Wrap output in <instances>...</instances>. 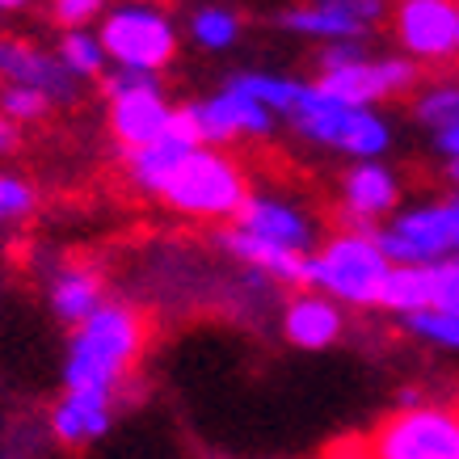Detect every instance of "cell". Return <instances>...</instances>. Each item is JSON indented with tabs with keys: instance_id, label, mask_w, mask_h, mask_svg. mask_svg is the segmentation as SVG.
Returning <instances> with one entry per match:
<instances>
[{
	"instance_id": "obj_25",
	"label": "cell",
	"mask_w": 459,
	"mask_h": 459,
	"mask_svg": "<svg viewBox=\"0 0 459 459\" xmlns=\"http://www.w3.org/2000/svg\"><path fill=\"white\" fill-rule=\"evenodd\" d=\"M190 34H195L198 47L207 51H228L232 42L240 39V17L232 9H220V4H207L190 17Z\"/></svg>"
},
{
	"instance_id": "obj_9",
	"label": "cell",
	"mask_w": 459,
	"mask_h": 459,
	"mask_svg": "<svg viewBox=\"0 0 459 459\" xmlns=\"http://www.w3.org/2000/svg\"><path fill=\"white\" fill-rule=\"evenodd\" d=\"M106 93H110V131L126 152L152 148L156 140L169 135L178 106H169L156 76H126V72H118L106 84Z\"/></svg>"
},
{
	"instance_id": "obj_29",
	"label": "cell",
	"mask_w": 459,
	"mask_h": 459,
	"mask_svg": "<svg viewBox=\"0 0 459 459\" xmlns=\"http://www.w3.org/2000/svg\"><path fill=\"white\" fill-rule=\"evenodd\" d=\"M430 274H434V307L459 316V257L430 265Z\"/></svg>"
},
{
	"instance_id": "obj_17",
	"label": "cell",
	"mask_w": 459,
	"mask_h": 459,
	"mask_svg": "<svg viewBox=\"0 0 459 459\" xmlns=\"http://www.w3.org/2000/svg\"><path fill=\"white\" fill-rule=\"evenodd\" d=\"M114 426V396L101 392H64L51 409V434L68 446H84Z\"/></svg>"
},
{
	"instance_id": "obj_10",
	"label": "cell",
	"mask_w": 459,
	"mask_h": 459,
	"mask_svg": "<svg viewBox=\"0 0 459 459\" xmlns=\"http://www.w3.org/2000/svg\"><path fill=\"white\" fill-rule=\"evenodd\" d=\"M418 81H421V68L409 56H362V59H354V64L320 72L312 84H316L320 93L346 101V106L376 110V101L401 98V93H409Z\"/></svg>"
},
{
	"instance_id": "obj_3",
	"label": "cell",
	"mask_w": 459,
	"mask_h": 459,
	"mask_svg": "<svg viewBox=\"0 0 459 459\" xmlns=\"http://www.w3.org/2000/svg\"><path fill=\"white\" fill-rule=\"evenodd\" d=\"M287 118H291V126L304 140L320 143V148H333L342 156H354V165L359 160H379L392 143V126L384 114L346 106V101L320 93L316 84L299 89V101H295V110Z\"/></svg>"
},
{
	"instance_id": "obj_12",
	"label": "cell",
	"mask_w": 459,
	"mask_h": 459,
	"mask_svg": "<svg viewBox=\"0 0 459 459\" xmlns=\"http://www.w3.org/2000/svg\"><path fill=\"white\" fill-rule=\"evenodd\" d=\"M240 232L274 245V249L299 253V257H312L316 253V223L304 207H295L291 198L279 195H249V203L240 207V215L232 220Z\"/></svg>"
},
{
	"instance_id": "obj_2",
	"label": "cell",
	"mask_w": 459,
	"mask_h": 459,
	"mask_svg": "<svg viewBox=\"0 0 459 459\" xmlns=\"http://www.w3.org/2000/svg\"><path fill=\"white\" fill-rule=\"evenodd\" d=\"M392 274V262L379 249L376 232L346 228L320 245L307 257V291L329 295L333 304L350 307H376L384 295V282Z\"/></svg>"
},
{
	"instance_id": "obj_14",
	"label": "cell",
	"mask_w": 459,
	"mask_h": 459,
	"mask_svg": "<svg viewBox=\"0 0 459 459\" xmlns=\"http://www.w3.org/2000/svg\"><path fill=\"white\" fill-rule=\"evenodd\" d=\"M384 17V4L376 0H325V4H304V9H291L282 17L287 30L295 34H307V39L320 42H362V34Z\"/></svg>"
},
{
	"instance_id": "obj_19",
	"label": "cell",
	"mask_w": 459,
	"mask_h": 459,
	"mask_svg": "<svg viewBox=\"0 0 459 459\" xmlns=\"http://www.w3.org/2000/svg\"><path fill=\"white\" fill-rule=\"evenodd\" d=\"M220 245L232 253L237 262H245V265H253L257 274H265V279H274V282H307V257L287 253V249H274V245H265V240L240 232L237 223L220 232Z\"/></svg>"
},
{
	"instance_id": "obj_6",
	"label": "cell",
	"mask_w": 459,
	"mask_h": 459,
	"mask_svg": "<svg viewBox=\"0 0 459 459\" xmlns=\"http://www.w3.org/2000/svg\"><path fill=\"white\" fill-rule=\"evenodd\" d=\"M106 59L126 76H156L178 56V26L152 4H118L98 30Z\"/></svg>"
},
{
	"instance_id": "obj_7",
	"label": "cell",
	"mask_w": 459,
	"mask_h": 459,
	"mask_svg": "<svg viewBox=\"0 0 459 459\" xmlns=\"http://www.w3.org/2000/svg\"><path fill=\"white\" fill-rule=\"evenodd\" d=\"M371 459H459V409L418 404L396 409L367 438Z\"/></svg>"
},
{
	"instance_id": "obj_32",
	"label": "cell",
	"mask_w": 459,
	"mask_h": 459,
	"mask_svg": "<svg viewBox=\"0 0 459 459\" xmlns=\"http://www.w3.org/2000/svg\"><path fill=\"white\" fill-rule=\"evenodd\" d=\"M9 148H13V123L0 118V152H9Z\"/></svg>"
},
{
	"instance_id": "obj_16",
	"label": "cell",
	"mask_w": 459,
	"mask_h": 459,
	"mask_svg": "<svg viewBox=\"0 0 459 459\" xmlns=\"http://www.w3.org/2000/svg\"><path fill=\"white\" fill-rule=\"evenodd\" d=\"M346 329L342 304H333L320 291H299L282 307V333L299 350H329Z\"/></svg>"
},
{
	"instance_id": "obj_5",
	"label": "cell",
	"mask_w": 459,
	"mask_h": 459,
	"mask_svg": "<svg viewBox=\"0 0 459 459\" xmlns=\"http://www.w3.org/2000/svg\"><path fill=\"white\" fill-rule=\"evenodd\" d=\"M376 240L392 265H438L459 257V190L396 211Z\"/></svg>"
},
{
	"instance_id": "obj_8",
	"label": "cell",
	"mask_w": 459,
	"mask_h": 459,
	"mask_svg": "<svg viewBox=\"0 0 459 459\" xmlns=\"http://www.w3.org/2000/svg\"><path fill=\"white\" fill-rule=\"evenodd\" d=\"M270 131H274V114L232 84L203 101L178 106L173 114V135L190 140L195 148H220V143L253 140V135H270Z\"/></svg>"
},
{
	"instance_id": "obj_30",
	"label": "cell",
	"mask_w": 459,
	"mask_h": 459,
	"mask_svg": "<svg viewBox=\"0 0 459 459\" xmlns=\"http://www.w3.org/2000/svg\"><path fill=\"white\" fill-rule=\"evenodd\" d=\"M101 13L98 0H59L56 9H51V17H56L64 30H89V22Z\"/></svg>"
},
{
	"instance_id": "obj_18",
	"label": "cell",
	"mask_w": 459,
	"mask_h": 459,
	"mask_svg": "<svg viewBox=\"0 0 459 459\" xmlns=\"http://www.w3.org/2000/svg\"><path fill=\"white\" fill-rule=\"evenodd\" d=\"M106 304V282L93 265H64L51 279V312H56L64 325H84L98 307Z\"/></svg>"
},
{
	"instance_id": "obj_23",
	"label": "cell",
	"mask_w": 459,
	"mask_h": 459,
	"mask_svg": "<svg viewBox=\"0 0 459 459\" xmlns=\"http://www.w3.org/2000/svg\"><path fill=\"white\" fill-rule=\"evenodd\" d=\"M59 64L68 68V76L76 81V76H101L106 72V47H101L98 30H64V39H59Z\"/></svg>"
},
{
	"instance_id": "obj_22",
	"label": "cell",
	"mask_w": 459,
	"mask_h": 459,
	"mask_svg": "<svg viewBox=\"0 0 459 459\" xmlns=\"http://www.w3.org/2000/svg\"><path fill=\"white\" fill-rule=\"evenodd\" d=\"M232 89H240V93H249L257 106H265V110L274 114H291L295 101H299V89H304V81H291V76H274V72H240V76H232Z\"/></svg>"
},
{
	"instance_id": "obj_31",
	"label": "cell",
	"mask_w": 459,
	"mask_h": 459,
	"mask_svg": "<svg viewBox=\"0 0 459 459\" xmlns=\"http://www.w3.org/2000/svg\"><path fill=\"white\" fill-rule=\"evenodd\" d=\"M434 148L446 156V165H459V123L446 131H434Z\"/></svg>"
},
{
	"instance_id": "obj_21",
	"label": "cell",
	"mask_w": 459,
	"mask_h": 459,
	"mask_svg": "<svg viewBox=\"0 0 459 459\" xmlns=\"http://www.w3.org/2000/svg\"><path fill=\"white\" fill-rule=\"evenodd\" d=\"M379 307H388L396 316H413V312H426L434 307V274L430 265H392L388 282H384V295H379Z\"/></svg>"
},
{
	"instance_id": "obj_26",
	"label": "cell",
	"mask_w": 459,
	"mask_h": 459,
	"mask_svg": "<svg viewBox=\"0 0 459 459\" xmlns=\"http://www.w3.org/2000/svg\"><path fill=\"white\" fill-rule=\"evenodd\" d=\"M401 325L413 337H421V342H430V346H438V350H459V316H451V312L426 307V312L404 316Z\"/></svg>"
},
{
	"instance_id": "obj_15",
	"label": "cell",
	"mask_w": 459,
	"mask_h": 459,
	"mask_svg": "<svg viewBox=\"0 0 459 459\" xmlns=\"http://www.w3.org/2000/svg\"><path fill=\"white\" fill-rule=\"evenodd\" d=\"M0 76L17 89H39L51 101L72 98V76L59 64V56L42 51L26 39H0Z\"/></svg>"
},
{
	"instance_id": "obj_24",
	"label": "cell",
	"mask_w": 459,
	"mask_h": 459,
	"mask_svg": "<svg viewBox=\"0 0 459 459\" xmlns=\"http://www.w3.org/2000/svg\"><path fill=\"white\" fill-rule=\"evenodd\" d=\"M413 118L421 126H434V131L455 126L459 123V81H438L430 89H421L418 101H413Z\"/></svg>"
},
{
	"instance_id": "obj_27",
	"label": "cell",
	"mask_w": 459,
	"mask_h": 459,
	"mask_svg": "<svg viewBox=\"0 0 459 459\" xmlns=\"http://www.w3.org/2000/svg\"><path fill=\"white\" fill-rule=\"evenodd\" d=\"M56 101L39 93V89H17V84H4V93H0V118H9V123H39L51 114Z\"/></svg>"
},
{
	"instance_id": "obj_28",
	"label": "cell",
	"mask_w": 459,
	"mask_h": 459,
	"mask_svg": "<svg viewBox=\"0 0 459 459\" xmlns=\"http://www.w3.org/2000/svg\"><path fill=\"white\" fill-rule=\"evenodd\" d=\"M34 203H39V195H34L30 181L0 173V220H22V215L34 211Z\"/></svg>"
},
{
	"instance_id": "obj_13",
	"label": "cell",
	"mask_w": 459,
	"mask_h": 459,
	"mask_svg": "<svg viewBox=\"0 0 459 459\" xmlns=\"http://www.w3.org/2000/svg\"><path fill=\"white\" fill-rule=\"evenodd\" d=\"M396 203H401V181L379 160H359L342 178V211L359 232H379L384 215H396Z\"/></svg>"
},
{
	"instance_id": "obj_1",
	"label": "cell",
	"mask_w": 459,
	"mask_h": 459,
	"mask_svg": "<svg viewBox=\"0 0 459 459\" xmlns=\"http://www.w3.org/2000/svg\"><path fill=\"white\" fill-rule=\"evenodd\" d=\"M148 342V325L131 304H106L93 316L76 325L64 354V392H101L118 396L123 379L135 371V362Z\"/></svg>"
},
{
	"instance_id": "obj_11",
	"label": "cell",
	"mask_w": 459,
	"mask_h": 459,
	"mask_svg": "<svg viewBox=\"0 0 459 459\" xmlns=\"http://www.w3.org/2000/svg\"><path fill=\"white\" fill-rule=\"evenodd\" d=\"M401 56L413 64H446L459 56V4L451 0H404L392 13Z\"/></svg>"
},
{
	"instance_id": "obj_20",
	"label": "cell",
	"mask_w": 459,
	"mask_h": 459,
	"mask_svg": "<svg viewBox=\"0 0 459 459\" xmlns=\"http://www.w3.org/2000/svg\"><path fill=\"white\" fill-rule=\"evenodd\" d=\"M195 152V143L173 135V126H169L165 140H156L152 148H140V152H126V173L131 181L140 186L143 195H165V186L173 181V173L181 169V160Z\"/></svg>"
},
{
	"instance_id": "obj_4",
	"label": "cell",
	"mask_w": 459,
	"mask_h": 459,
	"mask_svg": "<svg viewBox=\"0 0 459 459\" xmlns=\"http://www.w3.org/2000/svg\"><path fill=\"white\" fill-rule=\"evenodd\" d=\"M160 203H169L178 215H190V220H237L240 207L249 203V181H245V169L228 152L195 148L165 186Z\"/></svg>"
}]
</instances>
